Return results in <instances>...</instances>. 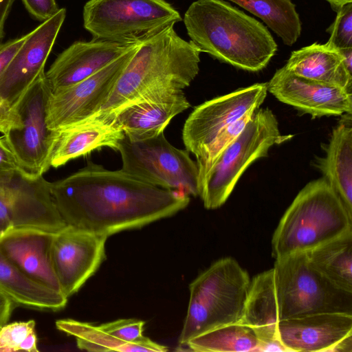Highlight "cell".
Wrapping results in <instances>:
<instances>
[{
	"instance_id": "cell-21",
	"label": "cell",
	"mask_w": 352,
	"mask_h": 352,
	"mask_svg": "<svg viewBox=\"0 0 352 352\" xmlns=\"http://www.w3.org/2000/svg\"><path fill=\"white\" fill-rule=\"evenodd\" d=\"M124 136L121 131L91 119L54 130L50 166L58 168L103 147L116 151Z\"/></svg>"
},
{
	"instance_id": "cell-35",
	"label": "cell",
	"mask_w": 352,
	"mask_h": 352,
	"mask_svg": "<svg viewBox=\"0 0 352 352\" xmlns=\"http://www.w3.org/2000/svg\"><path fill=\"white\" fill-rule=\"evenodd\" d=\"M21 1L30 14L43 22L52 17L60 9L56 0Z\"/></svg>"
},
{
	"instance_id": "cell-33",
	"label": "cell",
	"mask_w": 352,
	"mask_h": 352,
	"mask_svg": "<svg viewBox=\"0 0 352 352\" xmlns=\"http://www.w3.org/2000/svg\"><path fill=\"white\" fill-rule=\"evenodd\" d=\"M144 322L140 320L120 319L100 324L102 330L122 341L133 342L143 336Z\"/></svg>"
},
{
	"instance_id": "cell-29",
	"label": "cell",
	"mask_w": 352,
	"mask_h": 352,
	"mask_svg": "<svg viewBox=\"0 0 352 352\" xmlns=\"http://www.w3.org/2000/svg\"><path fill=\"white\" fill-rule=\"evenodd\" d=\"M258 342L250 327L234 323L199 335L186 345L190 351L199 352H256Z\"/></svg>"
},
{
	"instance_id": "cell-23",
	"label": "cell",
	"mask_w": 352,
	"mask_h": 352,
	"mask_svg": "<svg viewBox=\"0 0 352 352\" xmlns=\"http://www.w3.org/2000/svg\"><path fill=\"white\" fill-rule=\"evenodd\" d=\"M298 76L351 92L352 73L340 51L327 43H313L293 51L284 66Z\"/></svg>"
},
{
	"instance_id": "cell-5",
	"label": "cell",
	"mask_w": 352,
	"mask_h": 352,
	"mask_svg": "<svg viewBox=\"0 0 352 352\" xmlns=\"http://www.w3.org/2000/svg\"><path fill=\"white\" fill-rule=\"evenodd\" d=\"M248 273L234 258L212 263L189 285L190 298L179 342L216 328L239 323L248 295Z\"/></svg>"
},
{
	"instance_id": "cell-16",
	"label": "cell",
	"mask_w": 352,
	"mask_h": 352,
	"mask_svg": "<svg viewBox=\"0 0 352 352\" xmlns=\"http://www.w3.org/2000/svg\"><path fill=\"white\" fill-rule=\"evenodd\" d=\"M66 16L60 8L50 19L27 34L26 39L0 76V96L15 106L44 72L47 59Z\"/></svg>"
},
{
	"instance_id": "cell-7",
	"label": "cell",
	"mask_w": 352,
	"mask_h": 352,
	"mask_svg": "<svg viewBox=\"0 0 352 352\" xmlns=\"http://www.w3.org/2000/svg\"><path fill=\"white\" fill-rule=\"evenodd\" d=\"M273 270L279 321L322 313L352 314V293L322 276L305 252L276 258Z\"/></svg>"
},
{
	"instance_id": "cell-3",
	"label": "cell",
	"mask_w": 352,
	"mask_h": 352,
	"mask_svg": "<svg viewBox=\"0 0 352 352\" xmlns=\"http://www.w3.org/2000/svg\"><path fill=\"white\" fill-rule=\"evenodd\" d=\"M184 23L190 41L201 52L241 69H263L277 51L263 23L222 0L194 1Z\"/></svg>"
},
{
	"instance_id": "cell-14",
	"label": "cell",
	"mask_w": 352,
	"mask_h": 352,
	"mask_svg": "<svg viewBox=\"0 0 352 352\" xmlns=\"http://www.w3.org/2000/svg\"><path fill=\"white\" fill-rule=\"evenodd\" d=\"M107 238L68 226L55 233L52 263L61 291L67 298L79 290L105 259Z\"/></svg>"
},
{
	"instance_id": "cell-12",
	"label": "cell",
	"mask_w": 352,
	"mask_h": 352,
	"mask_svg": "<svg viewBox=\"0 0 352 352\" xmlns=\"http://www.w3.org/2000/svg\"><path fill=\"white\" fill-rule=\"evenodd\" d=\"M138 43L94 75L52 91L47 105L48 129L56 130L75 124L96 114L110 96Z\"/></svg>"
},
{
	"instance_id": "cell-36",
	"label": "cell",
	"mask_w": 352,
	"mask_h": 352,
	"mask_svg": "<svg viewBox=\"0 0 352 352\" xmlns=\"http://www.w3.org/2000/svg\"><path fill=\"white\" fill-rule=\"evenodd\" d=\"M27 37V34L19 38L10 40L4 43H0V76L21 48Z\"/></svg>"
},
{
	"instance_id": "cell-25",
	"label": "cell",
	"mask_w": 352,
	"mask_h": 352,
	"mask_svg": "<svg viewBox=\"0 0 352 352\" xmlns=\"http://www.w3.org/2000/svg\"><path fill=\"white\" fill-rule=\"evenodd\" d=\"M278 311L273 268L250 280L239 323L250 327L258 341L279 338Z\"/></svg>"
},
{
	"instance_id": "cell-18",
	"label": "cell",
	"mask_w": 352,
	"mask_h": 352,
	"mask_svg": "<svg viewBox=\"0 0 352 352\" xmlns=\"http://www.w3.org/2000/svg\"><path fill=\"white\" fill-rule=\"evenodd\" d=\"M135 44L124 45L93 39L88 42H74L57 56L45 72L52 92L94 75Z\"/></svg>"
},
{
	"instance_id": "cell-39",
	"label": "cell",
	"mask_w": 352,
	"mask_h": 352,
	"mask_svg": "<svg viewBox=\"0 0 352 352\" xmlns=\"http://www.w3.org/2000/svg\"><path fill=\"white\" fill-rule=\"evenodd\" d=\"M289 352L279 338L265 341H258L256 352Z\"/></svg>"
},
{
	"instance_id": "cell-43",
	"label": "cell",
	"mask_w": 352,
	"mask_h": 352,
	"mask_svg": "<svg viewBox=\"0 0 352 352\" xmlns=\"http://www.w3.org/2000/svg\"><path fill=\"white\" fill-rule=\"evenodd\" d=\"M327 1L330 6H331L332 9L337 12L343 5L348 3H352V0H324Z\"/></svg>"
},
{
	"instance_id": "cell-2",
	"label": "cell",
	"mask_w": 352,
	"mask_h": 352,
	"mask_svg": "<svg viewBox=\"0 0 352 352\" xmlns=\"http://www.w3.org/2000/svg\"><path fill=\"white\" fill-rule=\"evenodd\" d=\"M170 25L140 42L123 69L100 118L148 94L182 91L199 71V47L180 37Z\"/></svg>"
},
{
	"instance_id": "cell-17",
	"label": "cell",
	"mask_w": 352,
	"mask_h": 352,
	"mask_svg": "<svg viewBox=\"0 0 352 352\" xmlns=\"http://www.w3.org/2000/svg\"><path fill=\"white\" fill-rule=\"evenodd\" d=\"M267 86L279 101L313 117L352 113L351 92L298 76L285 67L276 70Z\"/></svg>"
},
{
	"instance_id": "cell-26",
	"label": "cell",
	"mask_w": 352,
	"mask_h": 352,
	"mask_svg": "<svg viewBox=\"0 0 352 352\" xmlns=\"http://www.w3.org/2000/svg\"><path fill=\"white\" fill-rule=\"evenodd\" d=\"M305 253L322 276L336 287L352 293V229Z\"/></svg>"
},
{
	"instance_id": "cell-37",
	"label": "cell",
	"mask_w": 352,
	"mask_h": 352,
	"mask_svg": "<svg viewBox=\"0 0 352 352\" xmlns=\"http://www.w3.org/2000/svg\"><path fill=\"white\" fill-rule=\"evenodd\" d=\"M16 170L22 169L3 137H0V175Z\"/></svg>"
},
{
	"instance_id": "cell-28",
	"label": "cell",
	"mask_w": 352,
	"mask_h": 352,
	"mask_svg": "<svg viewBox=\"0 0 352 352\" xmlns=\"http://www.w3.org/2000/svg\"><path fill=\"white\" fill-rule=\"evenodd\" d=\"M260 18L284 44L292 46L301 33V21L291 0H230Z\"/></svg>"
},
{
	"instance_id": "cell-44",
	"label": "cell",
	"mask_w": 352,
	"mask_h": 352,
	"mask_svg": "<svg viewBox=\"0 0 352 352\" xmlns=\"http://www.w3.org/2000/svg\"><path fill=\"white\" fill-rule=\"evenodd\" d=\"M6 229L5 226L0 222V236Z\"/></svg>"
},
{
	"instance_id": "cell-15",
	"label": "cell",
	"mask_w": 352,
	"mask_h": 352,
	"mask_svg": "<svg viewBox=\"0 0 352 352\" xmlns=\"http://www.w3.org/2000/svg\"><path fill=\"white\" fill-rule=\"evenodd\" d=\"M190 107L183 90L145 96L96 118L124 133L129 140H142L164 133L170 120Z\"/></svg>"
},
{
	"instance_id": "cell-22",
	"label": "cell",
	"mask_w": 352,
	"mask_h": 352,
	"mask_svg": "<svg viewBox=\"0 0 352 352\" xmlns=\"http://www.w3.org/2000/svg\"><path fill=\"white\" fill-rule=\"evenodd\" d=\"M324 157L315 166L322 172L352 217V127L351 114L333 130L325 146Z\"/></svg>"
},
{
	"instance_id": "cell-9",
	"label": "cell",
	"mask_w": 352,
	"mask_h": 352,
	"mask_svg": "<svg viewBox=\"0 0 352 352\" xmlns=\"http://www.w3.org/2000/svg\"><path fill=\"white\" fill-rule=\"evenodd\" d=\"M116 151L123 171L157 186L199 195L197 163L187 150L173 146L164 133L138 141L124 135Z\"/></svg>"
},
{
	"instance_id": "cell-6",
	"label": "cell",
	"mask_w": 352,
	"mask_h": 352,
	"mask_svg": "<svg viewBox=\"0 0 352 352\" xmlns=\"http://www.w3.org/2000/svg\"><path fill=\"white\" fill-rule=\"evenodd\" d=\"M292 138L283 135L275 115L268 108L256 110L243 130L205 170L199 172V195L207 209L221 206L239 178L269 149Z\"/></svg>"
},
{
	"instance_id": "cell-32",
	"label": "cell",
	"mask_w": 352,
	"mask_h": 352,
	"mask_svg": "<svg viewBox=\"0 0 352 352\" xmlns=\"http://www.w3.org/2000/svg\"><path fill=\"white\" fill-rule=\"evenodd\" d=\"M336 12L333 23L327 30L330 37L326 43L338 50L352 49V3L343 5Z\"/></svg>"
},
{
	"instance_id": "cell-20",
	"label": "cell",
	"mask_w": 352,
	"mask_h": 352,
	"mask_svg": "<svg viewBox=\"0 0 352 352\" xmlns=\"http://www.w3.org/2000/svg\"><path fill=\"white\" fill-rule=\"evenodd\" d=\"M278 336L289 352L329 350L352 334V314L322 313L279 321Z\"/></svg>"
},
{
	"instance_id": "cell-41",
	"label": "cell",
	"mask_w": 352,
	"mask_h": 352,
	"mask_svg": "<svg viewBox=\"0 0 352 352\" xmlns=\"http://www.w3.org/2000/svg\"><path fill=\"white\" fill-rule=\"evenodd\" d=\"M328 352H352V334L339 340Z\"/></svg>"
},
{
	"instance_id": "cell-10",
	"label": "cell",
	"mask_w": 352,
	"mask_h": 352,
	"mask_svg": "<svg viewBox=\"0 0 352 352\" xmlns=\"http://www.w3.org/2000/svg\"><path fill=\"white\" fill-rule=\"evenodd\" d=\"M52 93L43 72L15 105L22 126L3 135L21 168L32 177L42 176L50 166L54 130L46 123L47 105Z\"/></svg>"
},
{
	"instance_id": "cell-31",
	"label": "cell",
	"mask_w": 352,
	"mask_h": 352,
	"mask_svg": "<svg viewBox=\"0 0 352 352\" xmlns=\"http://www.w3.org/2000/svg\"><path fill=\"white\" fill-rule=\"evenodd\" d=\"M255 111L246 113L239 119L228 125L215 137L203 154L197 158L198 171L207 168L220 154L243 130Z\"/></svg>"
},
{
	"instance_id": "cell-13",
	"label": "cell",
	"mask_w": 352,
	"mask_h": 352,
	"mask_svg": "<svg viewBox=\"0 0 352 352\" xmlns=\"http://www.w3.org/2000/svg\"><path fill=\"white\" fill-rule=\"evenodd\" d=\"M267 83H256L208 100L196 107L186 119L182 139L188 152L199 157L217 134L263 102Z\"/></svg>"
},
{
	"instance_id": "cell-40",
	"label": "cell",
	"mask_w": 352,
	"mask_h": 352,
	"mask_svg": "<svg viewBox=\"0 0 352 352\" xmlns=\"http://www.w3.org/2000/svg\"><path fill=\"white\" fill-rule=\"evenodd\" d=\"M15 0H0V43L4 36V25Z\"/></svg>"
},
{
	"instance_id": "cell-24",
	"label": "cell",
	"mask_w": 352,
	"mask_h": 352,
	"mask_svg": "<svg viewBox=\"0 0 352 352\" xmlns=\"http://www.w3.org/2000/svg\"><path fill=\"white\" fill-rule=\"evenodd\" d=\"M0 292L16 305L47 311H57L68 298L28 276L0 251Z\"/></svg>"
},
{
	"instance_id": "cell-11",
	"label": "cell",
	"mask_w": 352,
	"mask_h": 352,
	"mask_svg": "<svg viewBox=\"0 0 352 352\" xmlns=\"http://www.w3.org/2000/svg\"><path fill=\"white\" fill-rule=\"evenodd\" d=\"M50 182L22 170L0 175V222L5 228L58 232L67 225L53 199Z\"/></svg>"
},
{
	"instance_id": "cell-38",
	"label": "cell",
	"mask_w": 352,
	"mask_h": 352,
	"mask_svg": "<svg viewBox=\"0 0 352 352\" xmlns=\"http://www.w3.org/2000/svg\"><path fill=\"white\" fill-rule=\"evenodd\" d=\"M16 305L0 292V328L6 324Z\"/></svg>"
},
{
	"instance_id": "cell-4",
	"label": "cell",
	"mask_w": 352,
	"mask_h": 352,
	"mask_svg": "<svg viewBox=\"0 0 352 352\" xmlns=\"http://www.w3.org/2000/svg\"><path fill=\"white\" fill-rule=\"evenodd\" d=\"M352 229L351 217L324 177L313 180L287 209L272 239L276 259L306 252Z\"/></svg>"
},
{
	"instance_id": "cell-27",
	"label": "cell",
	"mask_w": 352,
	"mask_h": 352,
	"mask_svg": "<svg viewBox=\"0 0 352 352\" xmlns=\"http://www.w3.org/2000/svg\"><path fill=\"white\" fill-rule=\"evenodd\" d=\"M57 329L74 336L78 348L91 352H164L168 348L147 337L126 342L109 334L99 326L73 319H60L55 322Z\"/></svg>"
},
{
	"instance_id": "cell-30",
	"label": "cell",
	"mask_w": 352,
	"mask_h": 352,
	"mask_svg": "<svg viewBox=\"0 0 352 352\" xmlns=\"http://www.w3.org/2000/svg\"><path fill=\"white\" fill-rule=\"evenodd\" d=\"M35 321L14 322L0 328V352H38Z\"/></svg>"
},
{
	"instance_id": "cell-8",
	"label": "cell",
	"mask_w": 352,
	"mask_h": 352,
	"mask_svg": "<svg viewBox=\"0 0 352 352\" xmlns=\"http://www.w3.org/2000/svg\"><path fill=\"white\" fill-rule=\"evenodd\" d=\"M82 15L93 40L124 45L140 43L182 21L166 0H89Z\"/></svg>"
},
{
	"instance_id": "cell-1",
	"label": "cell",
	"mask_w": 352,
	"mask_h": 352,
	"mask_svg": "<svg viewBox=\"0 0 352 352\" xmlns=\"http://www.w3.org/2000/svg\"><path fill=\"white\" fill-rule=\"evenodd\" d=\"M50 186L67 226L107 237L173 216L190 202L184 191L157 186L91 162Z\"/></svg>"
},
{
	"instance_id": "cell-34",
	"label": "cell",
	"mask_w": 352,
	"mask_h": 352,
	"mask_svg": "<svg viewBox=\"0 0 352 352\" xmlns=\"http://www.w3.org/2000/svg\"><path fill=\"white\" fill-rule=\"evenodd\" d=\"M21 126V119L15 106L0 96V133L4 135Z\"/></svg>"
},
{
	"instance_id": "cell-42",
	"label": "cell",
	"mask_w": 352,
	"mask_h": 352,
	"mask_svg": "<svg viewBox=\"0 0 352 352\" xmlns=\"http://www.w3.org/2000/svg\"><path fill=\"white\" fill-rule=\"evenodd\" d=\"M339 51L343 56L347 69L352 73V49L341 50Z\"/></svg>"
},
{
	"instance_id": "cell-19",
	"label": "cell",
	"mask_w": 352,
	"mask_h": 352,
	"mask_svg": "<svg viewBox=\"0 0 352 352\" xmlns=\"http://www.w3.org/2000/svg\"><path fill=\"white\" fill-rule=\"evenodd\" d=\"M55 233L32 228H7L0 236V251L28 276L63 293L51 258Z\"/></svg>"
}]
</instances>
